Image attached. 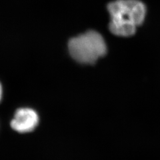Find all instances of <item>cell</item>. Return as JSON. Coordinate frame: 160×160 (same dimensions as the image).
Returning <instances> with one entry per match:
<instances>
[{
	"label": "cell",
	"mask_w": 160,
	"mask_h": 160,
	"mask_svg": "<svg viewBox=\"0 0 160 160\" xmlns=\"http://www.w3.org/2000/svg\"><path fill=\"white\" fill-rule=\"evenodd\" d=\"M108 9L111 18L110 32L122 37L133 36L146 13V6L139 0H117L108 4Z\"/></svg>",
	"instance_id": "1"
},
{
	"label": "cell",
	"mask_w": 160,
	"mask_h": 160,
	"mask_svg": "<svg viewBox=\"0 0 160 160\" xmlns=\"http://www.w3.org/2000/svg\"><path fill=\"white\" fill-rule=\"evenodd\" d=\"M39 122V117L36 110L28 107L19 108L15 112L10 122L11 128L19 133L32 132Z\"/></svg>",
	"instance_id": "3"
},
{
	"label": "cell",
	"mask_w": 160,
	"mask_h": 160,
	"mask_svg": "<svg viewBox=\"0 0 160 160\" xmlns=\"http://www.w3.org/2000/svg\"><path fill=\"white\" fill-rule=\"evenodd\" d=\"M68 48L71 56L78 62L84 64L94 63L107 52L104 39L96 31H89L72 38Z\"/></svg>",
	"instance_id": "2"
},
{
	"label": "cell",
	"mask_w": 160,
	"mask_h": 160,
	"mask_svg": "<svg viewBox=\"0 0 160 160\" xmlns=\"http://www.w3.org/2000/svg\"><path fill=\"white\" fill-rule=\"evenodd\" d=\"M3 86H2V84L0 82V102L2 101V98H3Z\"/></svg>",
	"instance_id": "4"
}]
</instances>
